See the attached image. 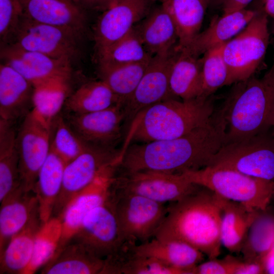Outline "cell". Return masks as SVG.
I'll use <instances>...</instances> for the list:
<instances>
[{"label":"cell","mask_w":274,"mask_h":274,"mask_svg":"<svg viewBox=\"0 0 274 274\" xmlns=\"http://www.w3.org/2000/svg\"><path fill=\"white\" fill-rule=\"evenodd\" d=\"M222 109L204 125L178 138L135 144L122 151L119 168L124 172L156 170L181 174L207 166L226 142Z\"/></svg>","instance_id":"6da1fadb"},{"label":"cell","mask_w":274,"mask_h":274,"mask_svg":"<svg viewBox=\"0 0 274 274\" xmlns=\"http://www.w3.org/2000/svg\"><path fill=\"white\" fill-rule=\"evenodd\" d=\"M223 198L198 185L191 193L168 206L154 238L185 242L210 259L220 254Z\"/></svg>","instance_id":"7a4b0ae2"},{"label":"cell","mask_w":274,"mask_h":274,"mask_svg":"<svg viewBox=\"0 0 274 274\" xmlns=\"http://www.w3.org/2000/svg\"><path fill=\"white\" fill-rule=\"evenodd\" d=\"M215 112L209 96L189 100L173 98L155 104L141 112L131 122L127 143H149L182 136L207 124Z\"/></svg>","instance_id":"3957f363"},{"label":"cell","mask_w":274,"mask_h":274,"mask_svg":"<svg viewBox=\"0 0 274 274\" xmlns=\"http://www.w3.org/2000/svg\"><path fill=\"white\" fill-rule=\"evenodd\" d=\"M222 108L226 122V142L265 132L272 126L274 110V63L262 78L234 84Z\"/></svg>","instance_id":"277c9868"},{"label":"cell","mask_w":274,"mask_h":274,"mask_svg":"<svg viewBox=\"0 0 274 274\" xmlns=\"http://www.w3.org/2000/svg\"><path fill=\"white\" fill-rule=\"evenodd\" d=\"M182 174L192 183L206 187L221 197L259 211H265L274 197V181L238 172L206 166Z\"/></svg>","instance_id":"5b68a950"},{"label":"cell","mask_w":274,"mask_h":274,"mask_svg":"<svg viewBox=\"0 0 274 274\" xmlns=\"http://www.w3.org/2000/svg\"><path fill=\"white\" fill-rule=\"evenodd\" d=\"M269 41L268 16L260 10L239 33L224 45L223 56L228 73L227 85L254 76L265 58Z\"/></svg>","instance_id":"8992f818"},{"label":"cell","mask_w":274,"mask_h":274,"mask_svg":"<svg viewBox=\"0 0 274 274\" xmlns=\"http://www.w3.org/2000/svg\"><path fill=\"white\" fill-rule=\"evenodd\" d=\"M118 225L120 243H145L163 222L168 206L139 195L110 191L108 199Z\"/></svg>","instance_id":"52a82bcc"},{"label":"cell","mask_w":274,"mask_h":274,"mask_svg":"<svg viewBox=\"0 0 274 274\" xmlns=\"http://www.w3.org/2000/svg\"><path fill=\"white\" fill-rule=\"evenodd\" d=\"M264 132L225 142L208 166L274 181V137Z\"/></svg>","instance_id":"ba28073f"},{"label":"cell","mask_w":274,"mask_h":274,"mask_svg":"<svg viewBox=\"0 0 274 274\" xmlns=\"http://www.w3.org/2000/svg\"><path fill=\"white\" fill-rule=\"evenodd\" d=\"M198 185L182 174L156 170L116 173L111 191L142 196L165 203L178 201L193 192Z\"/></svg>","instance_id":"9c48e42d"},{"label":"cell","mask_w":274,"mask_h":274,"mask_svg":"<svg viewBox=\"0 0 274 274\" xmlns=\"http://www.w3.org/2000/svg\"><path fill=\"white\" fill-rule=\"evenodd\" d=\"M82 39L69 30L23 16L9 44L72 63L80 55V43Z\"/></svg>","instance_id":"30bf717a"},{"label":"cell","mask_w":274,"mask_h":274,"mask_svg":"<svg viewBox=\"0 0 274 274\" xmlns=\"http://www.w3.org/2000/svg\"><path fill=\"white\" fill-rule=\"evenodd\" d=\"M121 151L90 145L76 158L65 165L61 191L52 217L59 218L70 202L87 187L108 165L120 162Z\"/></svg>","instance_id":"8fae6325"},{"label":"cell","mask_w":274,"mask_h":274,"mask_svg":"<svg viewBox=\"0 0 274 274\" xmlns=\"http://www.w3.org/2000/svg\"><path fill=\"white\" fill-rule=\"evenodd\" d=\"M52 128L31 110L17 134L20 178L26 190L34 191L39 170L50 152Z\"/></svg>","instance_id":"7c38bea8"},{"label":"cell","mask_w":274,"mask_h":274,"mask_svg":"<svg viewBox=\"0 0 274 274\" xmlns=\"http://www.w3.org/2000/svg\"><path fill=\"white\" fill-rule=\"evenodd\" d=\"M1 62L20 74L35 87L57 81H69L72 63L9 44L1 47Z\"/></svg>","instance_id":"4fadbf2b"},{"label":"cell","mask_w":274,"mask_h":274,"mask_svg":"<svg viewBox=\"0 0 274 274\" xmlns=\"http://www.w3.org/2000/svg\"><path fill=\"white\" fill-rule=\"evenodd\" d=\"M175 52L152 57L135 90L123 104L125 121L131 122L148 107L173 98L169 76Z\"/></svg>","instance_id":"5bb4252c"},{"label":"cell","mask_w":274,"mask_h":274,"mask_svg":"<svg viewBox=\"0 0 274 274\" xmlns=\"http://www.w3.org/2000/svg\"><path fill=\"white\" fill-rule=\"evenodd\" d=\"M154 0H121L103 11L93 30L95 55L126 35L151 11Z\"/></svg>","instance_id":"9a60e30c"},{"label":"cell","mask_w":274,"mask_h":274,"mask_svg":"<svg viewBox=\"0 0 274 274\" xmlns=\"http://www.w3.org/2000/svg\"><path fill=\"white\" fill-rule=\"evenodd\" d=\"M119 164L118 162H115L104 168L67 205L59 218L62 230L58 249L66 245L77 233L89 212L108 200Z\"/></svg>","instance_id":"2e32d148"},{"label":"cell","mask_w":274,"mask_h":274,"mask_svg":"<svg viewBox=\"0 0 274 274\" xmlns=\"http://www.w3.org/2000/svg\"><path fill=\"white\" fill-rule=\"evenodd\" d=\"M71 240L82 243L103 259L116 250L120 244L118 225L109 200L88 212Z\"/></svg>","instance_id":"e0dca14e"},{"label":"cell","mask_w":274,"mask_h":274,"mask_svg":"<svg viewBox=\"0 0 274 274\" xmlns=\"http://www.w3.org/2000/svg\"><path fill=\"white\" fill-rule=\"evenodd\" d=\"M124 121L123 106L118 104L95 112L72 114L69 125L88 144L113 148L121 138Z\"/></svg>","instance_id":"ac0fdd59"},{"label":"cell","mask_w":274,"mask_h":274,"mask_svg":"<svg viewBox=\"0 0 274 274\" xmlns=\"http://www.w3.org/2000/svg\"><path fill=\"white\" fill-rule=\"evenodd\" d=\"M23 16L31 20L69 30L83 38L87 11L73 0H20Z\"/></svg>","instance_id":"d6986e66"},{"label":"cell","mask_w":274,"mask_h":274,"mask_svg":"<svg viewBox=\"0 0 274 274\" xmlns=\"http://www.w3.org/2000/svg\"><path fill=\"white\" fill-rule=\"evenodd\" d=\"M33 85L10 66L0 64V119L13 123L32 109Z\"/></svg>","instance_id":"ffe728a7"},{"label":"cell","mask_w":274,"mask_h":274,"mask_svg":"<svg viewBox=\"0 0 274 274\" xmlns=\"http://www.w3.org/2000/svg\"><path fill=\"white\" fill-rule=\"evenodd\" d=\"M134 27L151 55H167L175 52L178 43L177 28L171 16L161 5L151 10Z\"/></svg>","instance_id":"44dd1931"},{"label":"cell","mask_w":274,"mask_h":274,"mask_svg":"<svg viewBox=\"0 0 274 274\" xmlns=\"http://www.w3.org/2000/svg\"><path fill=\"white\" fill-rule=\"evenodd\" d=\"M0 202L1 254L10 239L39 212V204L35 191L26 190L22 186Z\"/></svg>","instance_id":"7402d4cb"},{"label":"cell","mask_w":274,"mask_h":274,"mask_svg":"<svg viewBox=\"0 0 274 274\" xmlns=\"http://www.w3.org/2000/svg\"><path fill=\"white\" fill-rule=\"evenodd\" d=\"M257 12L258 10L244 9L215 17L207 28L200 32L187 47L181 50L199 57L209 50L226 43L236 36Z\"/></svg>","instance_id":"603a6c76"},{"label":"cell","mask_w":274,"mask_h":274,"mask_svg":"<svg viewBox=\"0 0 274 274\" xmlns=\"http://www.w3.org/2000/svg\"><path fill=\"white\" fill-rule=\"evenodd\" d=\"M136 243L124 242L105 259L102 274H186L160 260L139 254Z\"/></svg>","instance_id":"cb8c5ba5"},{"label":"cell","mask_w":274,"mask_h":274,"mask_svg":"<svg viewBox=\"0 0 274 274\" xmlns=\"http://www.w3.org/2000/svg\"><path fill=\"white\" fill-rule=\"evenodd\" d=\"M105 259L81 243L70 241L41 269L43 274H102Z\"/></svg>","instance_id":"d4e9b609"},{"label":"cell","mask_w":274,"mask_h":274,"mask_svg":"<svg viewBox=\"0 0 274 274\" xmlns=\"http://www.w3.org/2000/svg\"><path fill=\"white\" fill-rule=\"evenodd\" d=\"M136 252L155 258L172 267L192 274V270L200 263L205 256L193 246L180 241L160 240L153 238L136 244Z\"/></svg>","instance_id":"484cf974"},{"label":"cell","mask_w":274,"mask_h":274,"mask_svg":"<svg viewBox=\"0 0 274 274\" xmlns=\"http://www.w3.org/2000/svg\"><path fill=\"white\" fill-rule=\"evenodd\" d=\"M175 51L169 76L173 96L182 100L203 96L202 58L183 50Z\"/></svg>","instance_id":"4316f807"},{"label":"cell","mask_w":274,"mask_h":274,"mask_svg":"<svg viewBox=\"0 0 274 274\" xmlns=\"http://www.w3.org/2000/svg\"><path fill=\"white\" fill-rule=\"evenodd\" d=\"M175 24L178 35L176 50L187 47L200 32L211 0H160Z\"/></svg>","instance_id":"83f0119b"},{"label":"cell","mask_w":274,"mask_h":274,"mask_svg":"<svg viewBox=\"0 0 274 274\" xmlns=\"http://www.w3.org/2000/svg\"><path fill=\"white\" fill-rule=\"evenodd\" d=\"M44 223L39 212L9 241L0 254V273L25 274L31 261L36 235Z\"/></svg>","instance_id":"f1b7e54d"},{"label":"cell","mask_w":274,"mask_h":274,"mask_svg":"<svg viewBox=\"0 0 274 274\" xmlns=\"http://www.w3.org/2000/svg\"><path fill=\"white\" fill-rule=\"evenodd\" d=\"M65 162L51 149L38 175L34 191L40 218L43 223L52 217L56 200L61 190Z\"/></svg>","instance_id":"f546056e"},{"label":"cell","mask_w":274,"mask_h":274,"mask_svg":"<svg viewBox=\"0 0 274 274\" xmlns=\"http://www.w3.org/2000/svg\"><path fill=\"white\" fill-rule=\"evenodd\" d=\"M260 211L223 198L222 245L230 252H241L249 228Z\"/></svg>","instance_id":"4dcf8cb0"},{"label":"cell","mask_w":274,"mask_h":274,"mask_svg":"<svg viewBox=\"0 0 274 274\" xmlns=\"http://www.w3.org/2000/svg\"><path fill=\"white\" fill-rule=\"evenodd\" d=\"M16 136L12 123L0 119V202L22 186Z\"/></svg>","instance_id":"1f68e13d"},{"label":"cell","mask_w":274,"mask_h":274,"mask_svg":"<svg viewBox=\"0 0 274 274\" xmlns=\"http://www.w3.org/2000/svg\"><path fill=\"white\" fill-rule=\"evenodd\" d=\"M122 104L119 98L102 80L81 85L68 96L64 106L72 114H84ZM123 105V104H122Z\"/></svg>","instance_id":"d6a6232c"},{"label":"cell","mask_w":274,"mask_h":274,"mask_svg":"<svg viewBox=\"0 0 274 274\" xmlns=\"http://www.w3.org/2000/svg\"><path fill=\"white\" fill-rule=\"evenodd\" d=\"M150 60L130 64L98 66L100 80L108 85L123 106L138 85Z\"/></svg>","instance_id":"836d02e7"},{"label":"cell","mask_w":274,"mask_h":274,"mask_svg":"<svg viewBox=\"0 0 274 274\" xmlns=\"http://www.w3.org/2000/svg\"><path fill=\"white\" fill-rule=\"evenodd\" d=\"M95 56L98 66L146 62L153 56L144 47L134 26L126 35Z\"/></svg>","instance_id":"e575fe53"},{"label":"cell","mask_w":274,"mask_h":274,"mask_svg":"<svg viewBox=\"0 0 274 274\" xmlns=\"http://www.w3.org/2000/svg\"><path fill=\"white\" fill-rule=\"evenodd\" d=\"M266 211L259 212L249 228L241 251L245 260L263 263L274 242V215Z\"/></svg>","instance_id":"d590c367"},{"label":"cell","mask_w":274,"mask_h":274,"mask_svg":"<svg viewBox=\"0 0 274 274\" xmlns=\"http://www.w3.org/2000/svg\"><path fill=\"white\" fill-rule=\"evenodd\" d=\"M68 82H53L34 87L32 110L51 127L70 94Z\"/></svg>","instance_id":"8d00e7d4"},{"label":"cell","mask_w":274,"mask_h":274,"mask_svg":"<svg viewBox=\"0 0 274 274\" xmlns=\"http://www.w3.org/2000/svg\"><path fill=\"white\" fill-rule=\"evenodd\" d=\"M61 230V221L56 217H52L43 225L36 235L32 258L25 274L33 273L54 256L59 246Z\"/></svg>","instance_id":"74e56055"},{"label":"cell","mask_w":274,"mask_h":274,"mask_svg":"<svg viewBox=\"0 0 274 274\" xmlns=\"http://www.w3.org/2000/svg\"><path fill=\"white\" fill-rule=\"evenodd\" d=\"M54 132L50 149L66 163L85 151L90 144L84 141L63 119L58 116L53 122Z\"/></svg>","instance_id":"f35d334b"},{"label":"cell","mask_w":274,"mask_h":274,"mask_svg":"<svg viewBox=\"0 0 274 274\" xmlns=\"http://www.w3.org/2000/svg\"><path fill=\"white\" fill-rule=\"evenodd\" d=\"M224 44L211 49L203 54V96H210L219 88L227 85L228 73L222 52Z\"/></svg>","instance_id":"ab89813d"},{"label":"cell","mask_w":274,"mask_h":274,"mask_svg":"<svg viewBox=\"0 0 274 274\" xmlns=\"http://www.w3.org/2000/svg\"><path fill=\"white\" fill-rule=\"evenodd\" d=\"M23 16L20 0H0L1 47L11 43Z\"/></svg>","instance_id":"60d3db41"},{"label":"cell","mask_w":274,"mask_h":274,"mask_svg":"<svg viewBox=\"0 0 274 274\" xmlns=\"http://www.w3.org/2000/svg\"><path fill=\"white\" fill-rule=\"evenodd\" d=\"M231 256H227L222 260L216 259L200 263L192 270V274H235L239 262Z\"/></svg>","instance_id":"b9f144b4"},{"label":"cell","mask_w":274,"mask_h":274,"mask_svg":"<svg viewBox=\"0 0 274 274\" xmlns=\"http://www.w3.org/2000/svg\"><path fill=\"white\" fill-rule=\"evenodd\" d=\"M86 10L104 11L121 0H73Z\"/></svg>","instance_id":"7bdbcfd3"},{"label":"cell","mask_w":274,"mask_h":274,"mask_svg":"<svg viewBox=\"0 0 274 274\" xmlns=\"http://www.w3.org/2000/svg\"><path fill=\"white\" fill-rule=\"evenodd\" d=\"M265 273L263 263L260 261L241 260L236 269L235 274Z\"/></svg>","instance_id":"ee69618b"},{"label":"cell","mask_w":274,"mask_h":274,"mask_svg":"<svg viewBox=\"0 0 274 274\" xmlns=\"http://www.w3.org/2000/svg\"><path fill=\"white\" fill-rule=\"evenodd\" d=\"M253 0H225L221 5L223 14L246 9Z\"/></svg>","instance_id":"f6af8a7d"},{"label":"cell","mask_w":274,"mask_h":274,"mask_svg":"<svg viewBox=\"0 0 274 274\" xmlns=\"http://www.w3.org/2000/svg\"><path fill=\"white\" fill-rule=\"evenodd\" d=\"M265 272L268 274H274V242L263 259Z\"/></svg>","instance_id":"bcb514c9"},{"label":"cell","mask_w":274,"mask_h":274,"mask_svg":"<svg viewBox=\"0 0 274 274\" xmlns=\"http://www.w3.org/2000/svg\"><path fill=\"white\" fill-rule=\"evenodd\" d=\"M261 10L268 16L274 18V0H261Z\"/></svg>","instance_id":"7dc6e473"},{"label":"cell","mask_w":274,"mask_h":274,"mask_svg":"<svg viewBox=\"0 0 274 274\" xmlns=\"http://www.w3.org/2000/svg\"><path fill=\"white\" fill-rule=\"evenodd\" d=\"M225 0H211V5L214 6H221Z\"/></svg>","instance_id":"c3c4849f"},{"label":"cell","mask_w":274,"mask_h":274,"mask_svg":"<svg viewBox=\"0 0 274 274\" xmlns=\"http://www.w3.org/2000/svg\"><path fill=\"white\" fill-rule=\"evenodd\" d=\"M272 126L273 127V136L274 137V110H273V119H272Z\"/></svg>","instance_id":"681fc988"},{"label":"cell","mask_w":274,"mask_h":274,"mask_svg":"<svg viewBox=\"0 0 274 274\" xmlns=\"http://www.w3.org/2000/svg\"><path fill=\"white\" fill-rule=\"evenodd\" d=\"M272 33H273V38H274V25H273V29H272ZM273 63H274V60H273Z\"/></svg>","instance_id":"f907efd6"}]
</instances>
